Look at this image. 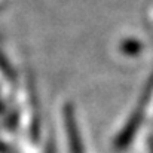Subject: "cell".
Masks as SVG:
<instances>
[{"mask_svg": "<svg viewBox=\"0 0 153 153\" xmlns=\"http://www.w3.org/2000/svg\"><path fill=\"white\" fill-rule=\"evenodd\" d=\"M64 119H65L67 137H68V141H70V149H71V153H83L82 140L79 138L77 126H76L74 116H73V111H71L70 105H67V107H65V110H64Z\"/></svg>", "mask_w": 153, "mask_h": 153, "instance_id": "6da1fadb", "label": "cell"}, {"mask_svg": "<svg viewBox=\"0 0 153 153\" xmlns=\"http://www.w3.org/2000/svg\"><path fill=\"white\" fill-rule=\"evenodd\" d=\"M120 49L125 53H128V55H134V53H138L141 51V43L134 40V39H128V40H125L120 45Z\"/></svg>", "mask_w": 153, "mask_h": 153, "instance_id": "7a4b0ae2", "label": "cell"}, {"mask_svg": "<svg viewBox=\"0 0 153 153\" xmlns=\"http://www.w3.org/2000/svg\"><path fill=\"white\" fill-rule=\"evenodd\" d=\"M150 149H152V152H153V141L150 140Z\"/></svg>", "mask_w": 153, "mask_h": 153, "instance_id": "3957f363", "label": "cell"}]
</instances>
